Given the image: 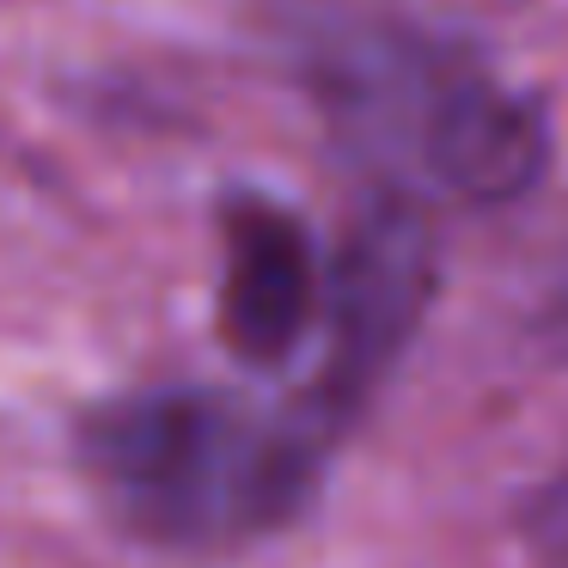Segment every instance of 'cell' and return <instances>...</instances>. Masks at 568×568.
I'll list each match as a JSON object with an SVG mask.
<instances>
[{
    "label": "cell",
    "mask_w": 568,
    "mask_h": 568,
    "mask_svg": "<svg viewBox=\"0 0 568 568\" xmlns=\"http://www.w3.org/2000/svg\"><path fill=\"white\" fill-rule=\"evenodd\" d=\"M80 477L111 526L160 550H239L318 495L331 416L221 385H148L80 422Z\"/></svg>",
    "instance_id": "1"
},
{
    "label": "cell",
    "mask_w": 568,
    "mask_h": 568,
    "mask_svg": "<svg viewBox=\"0 0 568 568\" xmlns=\"http://www.w3.org/2000/svg\"><path fill=\"white\" fill-rule=\"evenodd\" d=\"M440 287V245L416 196H385L361 209L336 251L331 306H324V373H318V416H348L397 355L409 348L422 312Z\"/></svg>",
    "instance_id": "3"
},
{
    "label": "cell",
    "mask_w": 568,
    "mask_h": 568,
    "mask_svg": "<svg viewBox=\"0 0 568 568\" xmlns=\"http://www.w3.org/2000/svg\"><path fill=\"white\" fill-rule=\"evenodd\" d=\"M300 74L361 160L404 178V196L495 209L538 184L550 123L526 92L483 74L465 50L367 7L300 13Z\"/></svg>",
    "instance_id": "2"
},
{
    "label": "cell",
    "mask_w": 568,
    "mask_h": 568,
    "mask_svg": "<svg viewBox=\"0 0 568 568\" xmlns=\"http://www.w3.org/2000/svg\"><path fill=\"white\" fill-rule=\"evenodd\" d=\"M312 245L282 202H226V275H221V343L245 367H282L312 324Z\"/></svg>",
    "instance_id": "4"
},
{
    "label": "cell",
    "mask_w": 568,
    "mask_h": 568,
    "mask_svg": "<svg viewBox=\"0 0 568 568\" xmlns=\"http://www.w3.org/2000/svg\"><path fill=\"white\" fill-rule=\"evenodd\" d=\"M526 538L550 568H568V477L550 483V489L526 507Z\"/></svg>",
    "instance_id": "5"
}]
</instances>
